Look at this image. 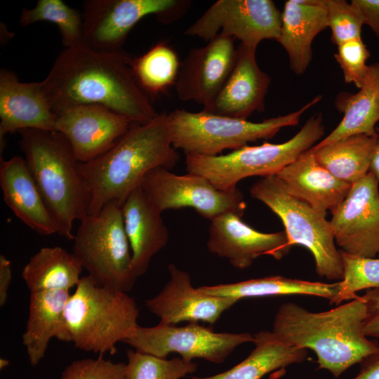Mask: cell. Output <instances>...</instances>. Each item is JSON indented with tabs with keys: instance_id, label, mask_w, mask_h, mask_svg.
<instances>
[{
	"instance_id": "obj_34",
	"label": "cell",
	"mask_w": 379,
	"mask_h": 379,
	"mask_svg": "<svg viewBox=\"0 0 379 379\" xmlns=\"http://www.w3.org/2000/svg\"><path fill=\"white\" fill-rule=\"evenodd\" d=\"M341 251L343 277L339 281V290L330 304L354 299L356 292L363 289L379 288V258L351 255Z\"/></svg>"
},
{
	"instance_id": "obj_4",
	"label": "cell",
	"mask_w": 379,
	"mask_h": 379,
	"mask_svg": "<svg viewBox=\"0 0 379 379\" xmlns=\"http://www.w3.org/2000/svg\"><path fill=\"white\" fill-rule=\"evenodd\" d=\"M18 133L25 159L57 234L73 240L74 222L88 215V197L70 143L57 131L24 129Z\"/></svg>"
},
{
	"instance_id": "obj_14",
	"label": "cell",
	"mask_w": 379,
	"mask_h": 379,
	"mask_svg": "<svg viewBox=\"0 0 379 379\" xmlns=\"http://www.w3.org/2000/svg\"><path fill=\"white\" fill-rule=\"evenodd\" d=\"M379 181L369 171L354 182L345 199L331 213L335 242L351 255L379 256Z\"/></svg>"
},
{
	"instance_id": "obj_28",
	"label": "cell",
	"mask_w": 379,
	"mask_h": 379,
	"mask_svg": "<svg viewBox=\"0 0 379 379\" xmlns=\"http://www.w3.org/2000/svg\"><path fill=\"white\" fill-rule=\"evenodd\" d=\"M378 141V133L357 134L311 150L317 161L333 176L352 185L370 171Z\"/></svg>"
},
{
	"instance_id": "obj_27",
	"label": "cell",
	"mask_w": 379,
	"mask_h": 379,
	"mask_svg": "<svg viewBox=\"0 0 379 379\" xmlns=\"http://www.w3.org/2000/svg\"><path fill=\"white\" fill-rule=\"evenodd\" d=\"M255 348L241 362L221 373L192 379H261L266 374L307 357L305 349L291 346L272 331H262L253 335Z\"/></svg>"
},
{
	"instance_id": "obj_22",
	"label": "cell",
	"mask_w": 379,
	"mask_h": 379,
	"mask_svg": "<svg viewBox=\"0 0 379 379\" xmlns=\"http://www.w3.org/2000/svg\"><path fill=\"white\" fill-rule=\"evenodd\" d=\"M123 220L137 277L145 274L152 258L164 248L168 230L160 213L139 185L121 206Z\"/></svg>"
},
{
	"instance_id": "obj_3",
	"label": "cell",
	"mask_w": 379,
	"mask_h": 379,
	"mask_svg": "<svg viewBox=\"0 0 379 379\" xmlns=\"http://www.w3.org/2000/svg\"><path fill=\"white\" fill-rule=\"evenodd\" d=\"M366 304L363 296L325 312H312L293 302L282 304L272 332L286 343L310 349L319 368L335 378L379 350L364 333Z\"/></svg>"
},
{
	"instance_id": "obj_25",
	"label": "cell",
	"mask_w": 379,
	"mask_h": 379,
	"mask_svg": "<svg viewBox=\"0 0 379 379\" xmlns=\"http://www.w3.org/2000/svg\"><path fill=\"white\" fill-rule=\"evenodd\" d=\"M69 295V291L64 290L30 293L28 318L22 338L31 366H37L44 358L52 338L70 342L65 319Z\"/></svg>"
},
{
	"instance_id": "obj_23",
	"label": "cell",
	"mask_w": 379,
	"mask_h": 379,
	"mask_svg": "<svg viewBox=\"0 0 379 379\" xmlns=\"http://www.w3.org/2000/svg\"><path fill=\"white\" fill-rule=\"evenodd\" d=\"M0 186L4 202L22 222L41 235L57 234L54 221L24 158H1Z\"/></svg>"
},
{
	"instance_id": "obj_9",
	"label": "cell",
	"mask_w": 379,
	"mask_h": 379,
	"mask_svg": "<svg viewBox=\"0 0 379 379\" xmlns=\"http://www.w3.org/2000/svg\"><path fill=\"white\" fill-rule=\"evenodd\" d=\"M250 194L279 218L291 246L300 245L311 252L319 277L343 279L341 251L336 248L332 227L326 216L292 196L275 175L257 180L250 188Z\"/></svg>"
},
{
	"instance_id": "obj_24",
	"label": "cell",
	"mask_w": 379,
	"mask_h": 379,
	"mask_svg": "<svg viewBox=\"0 0 379 379\" xmlns=\"http://www.w3.org/2000/svg\"><path fill=\"white\" fill-rule=\"evenodd\" d=\"M325 0H288L281 13L280 34L277 40L286 51L291 70L302 74L312 58L315 36L328 27Z\"/></svg>"
},
{
	"instance_id": "obj_26",
	"label": "cell",
	"mask_w": 379,
	"mask_h": 379,
	"mask_svg": "<svg viewBox=\"0 0 379 379\" xmlns=\"http://www.w3.org/2000/svg\"><path fill=\"white\" fill-rule=\"evenodd\" d=\"M335 105L344 114L339 124L312 148H319L357 134H377L379 121V62L369 65L364 84L355 94L343 93Z\"/></svg>"
},
{
	"instance_id": "obj_18",
	"label": "cell",
	"mask_w": 379,
	"mask_h": 379,
	"mask_svg": "<svg viewBox=\"0 0 379 379\" xmlns=\"http://www.w3.org/2000/svg\"><path fill=\"white\" fill-rule=\"evenodd\" d=\"M170 279L154 297L145 301L147 310L160 323L175 325L182 321L213 324L238 300L208 295L192 286L190 274L174 264L168 266Z\"/></svg>"
},
{
	"instance_id": "obj_7",
	"label": "cell",
	"mask_w": 379,
	"mask_h": 379,
	"mask_svg": "<svg viewBox=\"0 0 379 379\" xmlns=\"http://www.w3.org/2000/svg\"><path fill=\"white\" fill-rule=\"evenodd\" d=\"M324 129L322 115L317 113L293 137L282 143L246 145L216 156L186 154V170L208 179L218 190L232 191L244 178L276 175L314 146L324 135Z\"/></svg>"
},
{
	"instance_id": "obj_30",
	"label": "cell",
	"mask_w": 379,
	"mask_h": 379,
	"mask_svg": "<svg viewBox=\"0 0 379 379\" xmlns=\"http://www.w3.org/2000/svg\"><path fill=\"white\" fill-rule=\"evenodd\" d=\"M204 293L240 300L244 298L272 297L286 295H307L333 299L338 292L339 281L328 284L270 276L232 284L204 286Z\"/></svg>"
},
{
	"instance_id": "obj_12",
	"label": "cell",
	"mask_w": 379,
	"mask_h": 379,
	"mask_svg": "<svg viewBox=\"0 0 379 379\" xmlns=\"http://www.w3.org/2000/svg\"><path fill=\"white\" fill-rule=\"evenodd\" d=\"M281 13L271 0H218L184 34L209 41L222 33L251 48L264 39H278Z\"/></svg>"
},
{
	"instance_id": "obj_39",
	"label": "cell",
	"mask_w": 379,
	"mask_h": 379,
	"mask_svg": "<svg viewBox=\"0 0 379 379\" xmlns=\"http://www.w3.org/2000/svg\"><path fill=\"white\" fill-rule=\"evenodd\" d=\"M351 3L361 13L364 24L379 38V0H352Z\"/></svg>"
},
{
	"instance_id": "obj_5",
	"label": "cell",
	"mask_w": 379,
	"mask_h": 379,
	"mask_svg": "<svg viewBox=\"0 0 379 379\" xmlns=\"http://www.w3.org/2000/svg\"><path fill=\"white\" fill-rule=\"evenodd\" d=\"M138 314L134 298L127 293L101 286L88 275L81 277L65 308L70 343L101 356L114 354L117 344L135 333Z\"/></svg>"
},
{
	"instance_id": "obj_38",
	"label": "cell",
	"mask_w": 379,
	"mask_h": 379,
	"mask_svg": "<svg viewBox=\"0 0 379 379\" xmlns=\"http://www.w3.org/2000/svg\"><path fill=\"white\" fill-rule=\"evenodd\" d=\"M363 298L366 304L365 335L379 338V288L368 290Z\"/></svg>"
},
{
	"instance_id": "obj_13",
	"label": "cell",
	"mask_w": 379,
	"mask_h": 379,
	"mask_svg": "<svg viewBox=\"0 0 379 379\" xmlns=\"http://www.w3.org/2000/svg\"><path fill=\"white\" fill-rule=\"evenodd\" d=\"M178 0H88L83 4L82 44L100 51L121 50L128 33L144 17L161 20L183 6Z\"/></svg>"
},
{
	"instance_id": "obj_43",
	"label": "cell",
	"mask_w": 379,
	"mask_h": 379,
	"mask_svg": "<svg viewBox=\"0 0 379 379\" xmlns=\"http://www.w3.org/2000/svg\"><path fill=\"white\" fill-rule=\"evenodd\" d=\"M10 362L8 359L5 358H1L0 359V369L3 370L7 366H8Z\"/></svg>"
},
{
	"instance_id": "obj_36",
	"label": "cell",
	"mask_w": 379,
	"mask_h": 379,
	"mask_svg": "<svg viewBox=\"0 0 379 379\" xmlns=\"http://www.w3.org/2000/svg\"><path fill=\"white\" fill-rule=\"evenodd\" d=\"M337 46L338 51L334 57L343 70L345 82L352 83L360 88L369 69L366 61L370 53L366 46L360 37L345 41Z\"/></svg>"
},
{
	"instance_id": "obj_16",
	"label": "cell",
	"mask_w": 379,
	"mask_h": 379,
	"mask_svg": "<svg viewBox=\"0 0 379 379\" xmlns=\"http://www.w3.org/2000/svg\"><path fill=\"white\" fill-rule=\"evenodd\" d=\"M56 115L55 131L67 138L80 163L88 162L105 154L133 124L127 118L98 105L70 107Z\"/></svg>"
},
{
	"instance_id": "obj_11",
	"label": "cell",
	"mask_w": 379,
	"mask_h": 379,
	"mask_svg": "<svg viewBox=\"0 0 379 379\" xmlns=\"http://www.w3.org/2000/svg\"><path fill=\"white\" fill-rule=\"evenodd\" d=\"M253 341L250 333H215L197 322L181 327L159 322L153 327L138 326L124 343L136 351L161 358L178 353L186 361L201 358L220 364L237 346Z\"/></svg>"
},
{
	"instance_id": "obj_15",
	"label": "cell",
	"mask_w": 379,
	"mask_h": 379,
	"mask_svg": "<svg viewBox=\"0 0 379 379\" xmlns=\"http://www.w3.org/2000/svg\"><path fill=\"white\" fill-rule=\"evenodd\" d=\"M234 39L218 34L203 47L192 48L180 64L175 91L182 101L209 105L233 67L237 48Z\"/></svg>"
},
{
	"instance_id": "obj_41",
	"label": "cell",
	"mask_w": 379,
	"mask_h": 379,
	"mask_svg": "<svg viewBox=\"0 0 379 379\" xmlns=\"http://www.w3.org/2000/svg\"><path fill=\"white\" fill-rule=\"evenodd\" d=\"M360 364V371L354 379H379V350Z\"/></svg>"
},
{
	"instance_id": "obj_10",
	"label": "cell",
	"mask_w": 379,
	"mask_h": 379,
	"mask_svg": "<svg viewBox=\"0 0 379 379\" xmlns=\"http://www.w3.org/2000/svg\"><path fill=\"white\" fill-rule=\"evenodd\" d=\"M140 186L160 213L188 207L211 221L227 212L242 216L246 208L244 195L238 188L232 191L218 190L197 174L180 175L159 167L149 171Z\"/></svg>"
},
{
	"instance_id": "obj_19",
	"label": "cell",
	"mask_w": 379,
	"mask_h": 379,
	"mask_svg": "<svg viewBox=\"0 0 379 379\" xmlns=\"http://www.w3.org/2000/svg\"><path fill=\"white\" fill-rule=\"evenodd\" d=\"M255 49L241 44L226 81L214 100L202 111L221 116L247 119L265 109V98L271 80L258 66Z\"/></svg>"
},
{
	"instance_id": "obj_17",
	"label": "cell",
	"mask_w": 379,
	"mask_h": 379,
	"mask_svg": "<svg viewBox=\"0 0 379 379\" xmlns=\"http://www.w3.org/2000/svg\"><path fill=\"white\" fill-rule=\"evenodd\" d=\"M234 212L222 213L211 220L207 248L226 258L239 270L249 267L258 257L269 255L281 259L291 250L284 231L260 232L241 220Z\"/></svg>"
},
{
	"instance_id": "obj_40",
	"label": "cell",
	"mask_w": 379,
	"mask_h": 379,
	"mask_svg": "<svg viewBox=\"0 0 379 379\" xmlns=\"http://www.w3.org/2000/svg\"><path fill=\"white\" fill-rule=\"evenodd\" d=\"M12 279L11 262L4 255H0V306L7 301Z\"/></svg>"
},
{
	"instance_id": "obj_32",
	"label": "cell",
	"mask_w": 379,
	"mask_h": 379,
	"mask_svg": "<svg viewBox=\"0 0 379 379\" xmlns=\"http://www.w3.org/2000/svg\"><path fill=\"white\" fill-rule=\"evenodd\" d=\"M40 21L50 22L58 26L65 48L82 43L81 15L62 0H39L32 8L22 9L20 17L22 26Z\"/></svg>"
},
{
	"instance_id": "obj_35",
	"label": "cell",
	"mask_w": 379,
	"mask_h": 379,
	"mask_svg": "<svg viewBox=\"0 0 379 379\" xmlns=\"http://www.w3.org/2000/svg\"><path fill=\"white\" fill-rule=\"evenodd\" d=\"M324 6L334 44L361 37L364 19L356 6L345 0H325Z\"/></svg>"
},
{
	"instance_id": "obj_20",
	"label": "cell",
	"mask_w": 379,
	"mask_h": 379,
	"mask_svg": "<svg viewBox=\"0 0 379 379\" xmlns=\"http://www.w3.org/2000/svg\"><path fill=\"white\" fill-rule=\"evenodd\" d=\"M1 152L6 134L24 129L55 131L53 111L41 82H21L14 72L0 71Z\"/></svg>"
},
{
	"instance_id": "obj_8",
	"label": "cell",
	"mask_w": 379,
	"mask_h": 379,
	"mask_svg": "<svg viewBox=\"0 0 379 379\" xmlns=\"http://www.w3.org/2000/svg\"><path fill=\"white\" fill-rule=\"evenodd\" d=\"M80 222L72 253L83 269L101 286L125 293L131 291L137 277L121 206L112 201L98 214L88 215Z\"/></svg>"
},
{
	"instance_id": "obj_21",
	"label": "cell",
	"mask_w": 379,
	"mask_h": 379,
	"mask_svg": "<svg viewBox=\"0 0 379 379\" xmlns=\"http://www.w3.org/2000/svg\"><path fill=\"white\" fill-rule=\"evenodd\" d=\"M275 175L292 196L324 216L327 211L331 212L345 199L352 187L323 167L311 149Z\"/></svg>"
},
{
	"instance_id": "obj_31",
	"label": "cell",
	"mask_w": 379,
	"mask_h": 379,
	"mask_svg": "<svg viewBox=\"0 0 379 379\" xmlns=\"http://www.w3.org/2000/svg\"><path fill=\"white\" fill-rule=\"evenodd\" d=\"M134 76L146 93L158 94L175 84L180 63L177 53L159 41L141 56L133 58Z\"/></svg>"
},
{
	"instance_id": "obj_42",
	"label": "cell",
	"mask_w": 379,
	"mask_h": 379,
	"mask_svg": "<svg viewBox=\"0 0 379 379\" xmlns=\"http://www.w3.org/2000/svg\"><path fill=\"white\" fill-rule=\"evenodd\" d=\"M370 171H371L375 175L378 180L379 181V141L378 142L371 160Z\"/></svg>"
},
{
	"instance_id": "obj_33",
	"label": "cell",
	"mask_w": 379,
	"mask_h": 379,
	"mask_svg": "<svg viewBox=\"0 0 379 379\" xmlns=\"http://www.w3.org/2000/svg\"><path fill=\"white\" fill-rule=\"evenodd\" d=\"M126 379H180L197 370V364L182 358L167 359L136 350L126 352Z\"/></svg>"
},
{
	"instance_id": "obj_37",
	"label": "cell",
	"mask_w": 379,
	"mask_h": 379,
	"mask_svg": "<svg viewBox=\"0 0 379 379\" xmlns=\"http://www.w3.org/2000/svg\"><path fill=\"white\" fill-rule=\"evenodd\" d=\"M126 364L97 358L74 360L62 372L60 379H126Z\"/></svg>"
},
{
	"instance_id": "obj_29",
	"label": "cell",
	"mask_w": 379,
	"mask_h": 379,
	"mask_svg": "<svg viewBox=\"0 0 379 379\" xmlns=\"http://www.w3.org/2000/svg\"><path fill=\"white\" fill-rule=\"evenodd\" d=\"M83 270L72 253L60 246L44 247L24 266L22 277L30 293L69 291L79 284Z\"/></svg>"
},
{
	"instance_id": "obj_1",
	"label": "cell",
	"mask_w": 379,
	"mask_h": 379,
	"mask_svg": "<svg viewBox=\"0 0 379 379\" xmlns=\"http://www.w3.org/2000/svg\"><path fill=\"white\" fill-rule=\"evenodd\" d=\"M133 58L123 51H100L82 43L65 48L41 81L53 111L98 105L132 123L153 120L159 113L134 76Z\"/></svg>"
},
{
	"instance_id": "obj_2",
	"label": "cell",
	"mask_w": 379,
	"mask_h": 379,
	"mask_svg": "<svg viewBox=\"0 0 379 379\" xmlns=\"http://www.w3.org/2000/svg\"><path fill=\"white\" fill-rule=\"evenodd\" d=\"M179 155L172 145L168 114L145 124L133 123L107 152L79 170L88 197V215H97L107 204L121 206L151 170L175 166Z\"/></svg>"
},
{
	"instance_id": "obj_6",
	"label": "cell",
	"mask_w": 379,
	"mask_h": 379,
	"mask_svg": "<svg viewBox=\"0 0 379 379\" xmlns=\"http://www.w3.org/2000/svg\"><path fill=\"white\" fill-rule=\"evenodd\" d=\"M321 99L317 95L296 111L261 122L176 109L168 114L172 145L186 154L216 156L225 149L236 150L250 142L270 139L284 127L298 125L303 113Z\"/></svg>"
}]
</instances>
